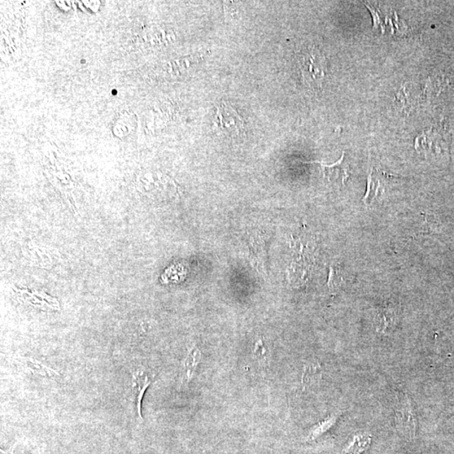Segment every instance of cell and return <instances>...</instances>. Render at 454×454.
<instances>
[{
	"mask_svg": "<svg viewBox=\"0 0 454 454\" xmlns=\"http://www.w3.org/2000/svg\"><path fill=\"white\" fill-rule=\"evenodd\" d=\"M303 80L313 89L321 88L327 74V61L317 47L305 48L298 58Z\"/></svg>",
	"mask_w": 454,
	"mask_h": 454,
	"instance_id": "6da1fadb",
	"label": "cell"
},
{
	"mask_svg": "<svg viewBox=\"0 0 454 454\" xmlns=\"http://www.w3.org/2000/svg\"><path fill=\"white\" fill-rule=\"evenodd\" d=\"M214 133L226 137H240L245 135V123L240 114L229 103L223 102L217 107L212 122Z\"/></svg>",
	"mask_w": 454,
	"mask_h": 454,
	"instance_id": "7a4b0ae2",
	"label": "cell"
},
{
	"mask_svg": "<svg viewBox=\"0 0 454 454\" xmlns=\"http://www.w3.org/2000/svg\"><path fill=\"white\" fill-rule=\"evenodd\" d=\"M397 403L395 407L396 429L410 440L416 438L417 421L412 401L405 393H397Z\"/></svg>",
	"mask_w": 454,
	"mask_h": 454,
	"instance_id": "3957f363",
	"label": "cell"
},
{
	"mask_svg": "<svg viewBox=\"0 0 454 454\" xmlns=\"http://www.w3.org/2000/svg\"><path fill=\"white\" fill-rule=\"evenodd\" d=\"M309 164H317L320 166L323 178L331 183L343 185L350 176V167L343 152L342 157L334 164H327L321 161H312Z\"/></svg>",
	"mask_w": 454,
	"mask_h": 454,
	"instance_id": "277c9868",
	"label": "cell"
},
{
	"mask_svg": "<svg viewBox=\"0 0 454 454\" xmlns=\"http://www.w3.org/2000/svg\"><path fill=\"white\" fill-rule=\"evenodd\" d=\"M398 309L395 305L388 304L378 309L375 317V326L379 333L390 334L395 330L398 322Z\"/></svg>",
	"mask_w": 454,
	"mask_h": 454,
	"instance_id": "5b68a950",
	"label": "cell"
},
{
	"mask_svg": "<svg viewBox=\"0 0 454 454\" xmlns=\"http://www.w3.org/2000/svg\"><path fill=\"white\" fill-rule=\"evenodd\" d=\"M151 383L152 379L149 375L144 373L143 371H137L136 373H134L133 376V403L137 415L141 419H142L141 410L144 393L151 385Z\"/></svg>",
	"mask_w": 454,
	"mask_h": 454,
	"instance_id": "8992f818",
	"label": "cell"
},
{
	"mask_svg": "<svg viewBox=\"0 0 454 454\" xmlns=\"http://www.w3.org/2000/svg\"><path fill=\"white\" fill-rule=\"evenodd\" d=\"M322 376V369L318 362L311 361L304 366L302 374V386L304 390L316 386L320 382Z\"/></svg>",
	"mask_w": 454,
	"mask_h": 454,
	"instance_id": "52a82bcc",
	"label": "cell"
},
{
	"mask_svg": "<svg viewBox=\"0 0 454 454\" xmlns=\"http://www.w3.org/2000/svg\"><path fill=\"white\" fill-rule=\"evenodd\" d=\"M381 188V183L376 176V171L374 168L371 169L368 177V185H367L366 195L364 197V203L367 205L372 204L376 199L379 190Z\"/></svg>",
	"mask_w": 454,
	"mask_h": 454,
	"instance_id": "ba28073f",
	"label": "cell"
},
{
	"mask_svg": "<svg viewBox=\"0 0 454 454\" xmlns=\"http://www.w3.org/2000/svg\"><path fill=\"white\" fill-rule=\"evenodd\" d=\"M202 359V353L198 348H192L190 352L188 353L185 362H183V369H185V377L188 381H190L193 377L195 371Z\"/></svg>",
	"mask_w": 454,
	"mask_h": 454,
	"instance_id": "9c48e42d",
	"label": "cell"
},
{
	"mask_svg": "<svg viewBox=\"0 0 454 454\" xmlns=\"http://www.w3.org/2000/svg\"><path fill=\"white\" fill-rule=\"evenodd\" d=\"M25 364L34 374L41 375L45 378H56L59 376V374L54 369L49 368L41 362L33 359H25Z\"/></svg>",
	"mask_w": 454,
	"mask_h": 454,
	"instance_id": "30bf717a",
	"label": "cell"
},
{
	"mask_svg": "<svg viewBox=\"0 0 454 454\" xmlns=\"http://www.w3.org/2000/svg\"><path fill=\"white\" fill-rule=\"evenodd\" d=\"M371 436L369 434H360L355 436L350 447L346 453L349 454H360L367 450L370 446Z\"/></svg>",
	"mask_w": 454,
	"mask_h": 454,
	"instance_id": "8fae6325",
	"label": "cell"
},
{
	"mask_svg": "<svg viewBox=\"0 0 454 454\" xmlns=\"http://www.w3.org/2000/svg\"><path fill=\"white\" fill-rule=\"evenodd\" d=\"M335 421L336 417H333L327 419L325 422H321L320 424L317 425L312 430L311 436H309V439H315L317 436L324 434L326 430H329L334 424Z\"/></svg>",
	"mask_w": 454,
	"mask_h": 454,
	"instance_id": "7c38bea8",
	"label": "cell"
}]
</instances>
